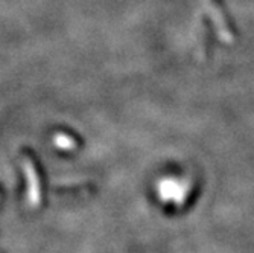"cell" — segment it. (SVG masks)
I'll return each mask as SVG.
<instances>
[{"mask_svg": "<svg viewBox=\"0 0 254 253\" xmlns=\"http://www.w3.org/2000/svg\"><path fill=\"white\" fill-rule=\"evenodd\" d=\"M23 171H25L26 175V181H28V201L31 208H38V204L41 201V189H40V180L35 171L34 164L29 159L23 160Z\"/></svg>", "mask_w": 254, "mask_h": 253, "instance_id": "1", "label": "cell"}, {"mask_svg": "<svg viewBox=\"0 0 254 253\" xmlns=\"http://www.w3.org/2000/svg\"><path fill=\"white\" fill-rule=\"evenodd\" d=\"M54 144L60 148V150H64V151H68V150H73L76 147L75 141L72 139L70 136L67 134H55L54 136Z\"/></svg>", "mask_w": 254, "mask_h": 253, "instance_id": "2", "label": "cell"}]
</instances>
